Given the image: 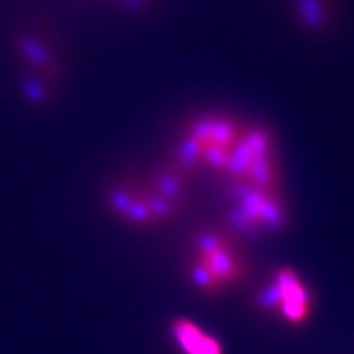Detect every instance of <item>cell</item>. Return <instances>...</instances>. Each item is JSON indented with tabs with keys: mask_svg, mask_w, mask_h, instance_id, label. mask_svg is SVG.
I'll return each instance as SVG.
<instances>
[{
	"mask_svg": "<svg viewBox=\"0 0 354 354\" xmlns=\"http://www.w3.org/2000/svg\"><path fill=\"white\" fill-rule=\"evenodd\" d=\"M168 159L215 183L224 224L243 239L270 237L289 224L279 140L264 123L226 111L197 112L179 127Z\"/></svg>",
	"mask_w": 354,
	"mask_h": 354,
	"instance_id": "6da1fadb",
	"label": "cell"
},
{
	"mask_svg": "<svg viewBox=\"0 0 354 354\" xmlns=\"http://www.w3.org/2000/svg\"><path fill=\"white\" fill-rule=\"evenodd\" d=\"M197 179L172 159L123 176L103 194V205L118 223L136 230H158L176 223L190 208Z\"/></svg>",
	"mask_w": 354,
	"mask_h": 354,
	"instance_id": "7a4b0ae2",
	"label": "cell"
},
{
	"mask_svg": "<svg viewBox=\"0 0 354 354\" xmlns=\"http://www.w3.org/2000/svg\"><path fill=\"white\" fill-rule=\"evenodd\" d=\"M185 271L197 293L212 299L233 293L250 275L244 239L226 224L201 228L188 244Z\"/></svg>",
	"mask_w": 354,
	"mask_h": 354,
	"instance_id": "3957f363",
	"label": "cell"
},
{
	"mask_svg": "<svg viewBox=\"0 0 354 354\" xmlns=\"http://www.w3.org/2000/svg\"><path fill=\"white\" fill-rule=\"evenodd\" d=\"M13 49L24 69L29 102L47 103L58 93L66 69L58 35L44 20H29L15 31Z\"/></svg>",
	"mask_w": 354,
	"mask_h": 354,
	"instance_id": "277c9868",
	"label": "cell"
},
{
	"mask_svg": "<svg viewBox=\"0 0 354 354\" xmlns=\"http://www.w3.org/2000/svg\"><path fill=\"white\" fill-rule=\"evenodd\" d=\"M257 304L284 324L304 326L315 309V297L299 271L291 266H279L259 289Z\"/></svg>",
	"mask_w": 354,
	"mask_h": 354,
	"instance_id": "5b68a950",
	"label": "cell"
},
{
	"mask_svg": "<svg viewBox=\"0 0 354 354\" xmlns=\"http://www.w3.org/2000/svg\"><path fill=\"white\" fill-rule=\"evenodd\" d=\"M170 338L181 354H224L219 338L192 318H174L170 322Z\"/></svg>",
	"mask_w": 354,
	"mask_h": 354,
	"instance_id": "8992f818",
	"label": "cell"
},
{
	"mask_svg": "<svg viewBox=\"0 0 354 354\" xmlns=\"http://www.w3.org/2000/svg\"><path fill=\"white\" fill-rule=\"evenodd\" d=\"M289 6L304 31L322 33L333 22V0H289Z\"/></svg>",
	"mask_w": 354,
	"mask_h": 354,
	"instance_id": "52a82bcc",
	"label": "cell"
},
{
	"mask_svg": "<svg viewBox=\"0 0 354 354\" xmlns=\"http://www.w3.org/2000/svg\"><path fill=\"white\" fill-rule=\"evenodd\" d=\"M112 2H116L118 6H122V8L129 11L147 10L149 6L154 4V0H112Z\"/></svg>",
	"mask_w": 354,
	"mask_h": 354,
	"instance_id": "ba28073f",
	"label": "cell"
}]
</instances>
